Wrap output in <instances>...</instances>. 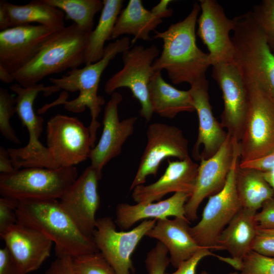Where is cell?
<instances>
[{
  "instance_id": "6da1fadb",
  "label": "cell",
  "mask_w": 274,
  "mask_h": 274,
  "mask_svg": "<svg viewBox=\"0 0 274 274\" xmlns=\"http://www.w3.org/2000/svg\"><path fill=\"white\" fill-rule=\"evenodd\" d=\"M130 44L127 37L117 39L105 47L102 57L97 62L85 65L83 68L71 70L60 78H50L49 81L53 85L63 91L55 101L38 109V113L43 114L59 105H63L66 110L75 113L83 112L88 108L91 117L89 128L94 146L97 130L100 126L97 118L105 104L104 97L97 94L101 76L118 54L130 48Z\"/></svg>"
},
{
  "instance_id": "7a4b0ae2",
  "label": "cell",
  "mask_w": 274,
  "mask_h": 274,
  "mask_svg": "<svg viewBox=\"0 0 274 274\" xmlns=\"http://www.w3.org/2000/svg\"><path fill=\"white\" fill-rule=\"evenodd\" d=\"M200 5L194 3L183 20L171 24L163 31L155 30L153 39L163 41L162 50L153 64L154 72L165 70L174 84H192L206 77L211 65L208 53L200 49L196 41L195 28Z\"/></svg>"
},
{
  "instance_id": "3957f363",
  "label": "cell",
  "mask_w": 274,
  "mask_h": 274,
  "mask_svg": "<svg viewBox=\"0 0 274 274\" xmlns=\"http://www.w3.org/2000/svg\"><path fill=\"white\" fill-rule=\"evenodd\" d=\"M17 223L35 229L55 244L57 257L75 258L98 250L92 237L82 233L57 199L19 201Z\"/></svg>"
},
{
  "instance_id": "277c9868",
  "label": "cell",
  "mask_w": 274,
  "mask_h": 274,
  "mask_svg": "<svg viewBox=\"0 0 274 274\" xmlns=\"http://www.w3.org/2000/svg\"><path fill=\"white\" fill-rule=\"evenodd\" d=\"M89 33L74 23L56 31L31 60L12 74L14 81L27 87L49 75L85 64Z\"/></svg>"
},
{
  "instance_id": "5b68a950",
  "label": "cell",
  "mask_w": 274,
  "mask_h": 274,
  "mask_svg": "<svg viewBox=\"0 0 274 274\" xmlns=\"http://www.w3.org/2000/svg\"><path fill=\"white\" fill-rule=\"evenodd\" d=\"M231 37L234 62L245 82H254L274 96V54L250 12L234 18Z\"/></svg>"
},
{
  "instance_id": "8992f818",
  "label": "cell",
  "mask_w": 274,
  "mask_h": 274,
  "mask_svg": "<svg viewBox=\"0 0 274 274\" xmlns=\"http://www.w3.org/2000/svg\"><path fill=\"white\" fill-rule=\"evenodd\" d=\"M10 89L16 93V113L29 135L25 146L7 149L13 166L16 170L29 167L59 168L48 148L40 141L44 119L36 114L33 105L40 93L48 96L60 89L53 85L45 86L42 83L24 87L17 83L10 86Z\"/></svg>"
},
{
  "instance_id": "52a82bcc",
  "label": "cell",
  "mask_w": 274,
  "mask_h": 274,
  "mask_svg": "<svg viewBox=\"0 0 274 274\" xmlns=\"http://www.w3.org/2000/svg\"><path fill=\"white\" fill-rule=\"evenodd\" d=\"M78 177L75 166L29 167L0 174V194L17 199H60Z\"/></svg>"
},
{
  "instance_id": "ba28073f",
  "label": "cell",
  "mask_w": 274,
  "mask_h": 274,
  "mask_svg": "<svg viewBox=\"0 0 274 274\" xmlns=\"http://www.w3.org/2000/svg\"><path fill=\"white\" fill-rule=\"evenodd\" d=\"M248 110L239 142L240 162L274 151V96L254 82H245Z\"/></svg>"
},
{
  "instance_id": "9c48e42d",
  "label": "cell",
  "mask_w": 274,
  "mask_h": 274,
  "mask_svg": "<svg viewBox=\"0 0 274 274\" xmlns=\"http://www.w3.org/2000/svg\"><path fill=\"white\" fill-rule=\"evenodd\" d=\"M233 140V157L223 188L209 197L199 222L190 232L200 247L219 250L218 239L225 227L242 208L236 188V174L240 163L239 142Z\"/></svg>"
},
{
  "instance_id": "30bf717a",
  "label": "cell",
  "mask_w": 274,
  "mask_h": 274,
  "mask_svg": "<svg viewBox=\"0 0 274 274\" xmlns=\"http://www.w3.org/2000/svg\"><path fill=\"white\" fill-rule=\"evenodd\" d=\"M160 51L155 45L147 47L136 45L122 53L123 67L106 82L104 91L111 95L120 88H128L140 102V115L146 121L153 112L149 96V85L154 71L153 64Z\"/></svg>"
},
{
  "instance_id": "8fae6325",
  "label": "cell",
  "mask_w": 274,
  "mask_h": 274,
  "mask_svg": "<svg viewBox=\"0 0 274 274\" xmlns=\"http://www.w3.org/2000/svg\"><path fill=\"white\" fill-rule=\"evenodd\" d=\"M156 221L145 220L129 231H118L116 223L111 218L97 219L93 239L98 251L116 274H131V272L134 271L131 256Z\"/></svg>"
},
{
  "instance_id": "7c38bea8",
  "label": "cell",
  "mask_w": 274,
  "mask_h": 274,
  "mask_svg": "<svg viewBox=\"0 0 274 274\" xmlns=\"http://www.w3.org/2000/svg\"><path fill=\"white\" fill-rule=\"evenodd\" d=\"M46 140L59 167L75 166L84 161L93 148L89 127L76 117L60 114L48 121Z\"/></svg>"
},
{
  "instance_id": "4fadbf2b",
  "label": "cell",
  "mask_w": 274,
  "mask_h": 274,
  "mask_svg": "<svg viewBox=\"0 0 274 274\" xmlns=\"http://www.w3.org/2000/svg\"><path fill=\"white\" fill-rule=\"evenodd\" d=\"M147 143L140 159L130 190L143 185L149 175L156 176L165 159L176 157L184 160L190 157L188 142L181 129L162 123L150 124L147 130Z\"/></svg>"
},
{
  "instance_id": "5bb4252c",
  "label": "cell",
  "mask_w": 274,
  "mask_h": 274,
  "mask_svg": "<svg viewBox=\"0 0 274 274\" xmlns=\"http://www.w3.org/2000/svg\"><path fill=\"white\" fill-rule=\"evenodd\" d=\"M212 76L222 93L224 109L221 124L231 137L240 142L248 110V98L244 81L234 62L212 65Z\"/></svg>"
},
{
  "instance_id": "9a60e30c",
  "label": "cell",
  "mask_w": 274,
  "mask_h": 274,
  "mask_svg": "<svg viewBox=\"0 0 274 274\" xmlns=\"http://www.w3.org/2000/svg\"><path fill=\"white\" fill-rule=\"evenodd\" d=\"M102 174L91 165L78 177L59 199L60 203L85 235L92 237L100 207L98 182Z\"/></svg>"
},
{
  "instance_id": "2e32d148",
  "label": "cell",
  "mask_w": 274,
  "mask_h": 274,
  "mask_svg": "<svg viewBox=\"0 0 274 274\" xmlns=\"http://www.w3.org/2000/svg\"><path fill=\"white\" fill-rule=\"evenodd\" d=\"M197 35L207 46L211 66L234 62V50L229 36L235 26L234 19L228 18L215 0H200Z\"/></svg>"
},
{
  "instance_id": "e0dca14e",
  "label": "cell",
  "mask_w": 274,
  "mask_h": 274,
  "mask_svg": "<svg viewBox=\"0 0 274 274\" xmlns=\"http://www.w3.org/2000/svg\"><path fill=\"white\" fill-rule=\"evenodd\" d=\"M58 30L42 25H24L0 31V65L12 74L31 60Z\"/></svg>"
},
{
  "instance_id": "ac0fdd59",
  "label": "cell",
  "mask_w": 274,
  "mask_h": 274,
  "mask_svg": "<svg viewBox=\"0 0 274 274\" xmlns=\"http://www.w3.org/2000/svg\"><path fill=\"white\" fill-rule=\"evenodd\" d=\"M233 157V140L227 137L219 150L211 157L200 160L193 191L185 205V217L197 219V212L203 200L220 192L224 187Z\"/></svg>"
},
{
  "instance_id": "d6986e66",
  "label": "cell",
  "mask_w": 274,
  "mask_h": 274,
  "mask_svg": "<svg viewBox=\"0 0 274 274\" xmlns=\"http://www.w3.org/2000/svg\"><path fill=\"white\" fill-rule=\"evenodd\" d=\"M122 100L119 93L111 94L105 108L100 138L89 155L90 165L100 174L104 167L121 153L122 146L134 129L136 117L119 120L118 109Z\"/></svg>"
},
{
  "instance_id": "ffe728a7",
  "label": "cell",
  "mask_w": 274,
  "mask_h": 274,
  "mask_svg": "<svg viewBox=\"0 0 274 274\" xmlns=\"http://www.w3.org/2000/svg\"><path fill=\"white\" fill-rule=\"evenodd\" d=\"M189 90L198 118V131L192 156L200 161L213 156L225 141L228 133L214 116L206 77L194 82Z\"/></svg>"
},
{
  "instance_id": "44dd1931",
  "label": "cell",
  "mask_w": 274,
  "mask_h": 274,
  "mask_svg": "<svg viewBox=\"0 0 274 274\" xmlns=\"http://www.w3.org/2000/svg\"><path fill=\"white\" fill-rule=\"evenodd\" d=\"M0 235L21 274L37 270L50 256L53 241L35 229L17 223Z\"/></svg>"
},
{
  "instance_id": "7402d4cb",
  "label": "cell",
  "mask_w": 274,
  "mask_h": 274,
  "mask_svg": "<svg viewBox=\"0 0 274 274\" xmlns=\"http://www.w3.org/2000/svg\"><path fill=\"white\" fill-rule=\"evenodd\" d=\"M199 164L190 157L184 160L171 161L164 174L154 183L140 185L132 190V197L136 203L160 201L169 193L185 192L192 194L197 175Z\"/></svg>"
},
{
  "instance_id": "603a6c76",
  "label": "cell",
  "mask_w": 274,
  "mask_h": 274,
  "mask_svg": "<svg viewBox=\"0 0 274 274\" xmlns=\"http://www.w3.org/2000/svg\"><path fill=\"white\" fill-rule=\"evenodd\" d=\"M187 218L158 220L146 236L157 239L167 249L170 263L175 268L202 248L190 232Z\"/></svg>"
},
{
  "instance_id": "cb8c5ba5",
  "label": "cell",
  "mask_w": 274,
  "mask_h": 274,
  "mask_svg": "<svg viewBox=\"0 0 274 274\" xmlns=\"http://www.w3.org/2000/svg\"><path fill=\"white\" fill-rule=\"evenodd\" d=\"M191 196L185 192H176L170 197L157 202L119 203L116 209L115 223L122 230L130 228L142 220L165 219L168 217L186 218L185 205Z\"/></svg>"
},
{
  "instance_id": "d4e9b609",
  "label": "cell",
  "mask_w": 274,
  "mask_h": 274,
  "mask_svg": "<svg viewBox=\"0 0 274 274\" xmlns=\"http://www.w3.org/2000/svg\"><path fill=\"white\" fill-rule=\"evenodd\" d=\"M256 212L241 208L224 229L218 239L219 250H226L231 258L219 259L231 266L239 263L252 250L257 235Z\"/></svg>"
},
{
  "instance_id": "484cf974",
  "label": "cell",
  "mask_w": 274,
  "mask_h": 274,
  "mask_svg": "<svg viewBox=\"0 0 274 274\" xmlns=\"http://www.w3.org/2000/svg\"><path fill=\"white\" fill-rule=\"evenodd\" d=\"M149 96L153 113L162 117L172 119L182 112L195 111L189 90H181L167 83L161 72H155L151 78Z\"/></svg>"
},
{
  "instance_id": "4316f807",
  "label": "cell",
  "mask_w": 274,
  "mask_h": 274,
  "mask_svg": "<svg viewBox=\"0 0 274 274\" xmlns=\"http://www.w3.org/2000/svg\"><path fill=\"white\" fill-rule=\"evenodd\" d=\"M162 19L146 9L141 0H130L121 10L114 27L111 39L123 35L133 36L131 44L138 40L148 41L152 39L150 32L155 30Z\"/></svg>"
},
{
  "instance_id": "83f0119b",
  "label": "cell",
  "mask_w": 274,
  "mask_h": 274,
  "mask_svg": "<svg viewBox=\"0 0 274 274\" xmlns=\"http://www.w3.org/2000/svg\"><path fill=\"white\" fill-rule=\"evenodd\" d=\"M0 3L5 8L12 27L29 25L33 22L56 30L65 27L64 12L43 0L32 1L23 5L13 4L4 0H1Z\"/></svg>"
},
{
  "instance_id": "f1b7e54d",
  "label": "cell",
  "mask_w": 274,
  "mask_h": 274,
  "mask_svg": "<svg viewBox=\"0 0 274 274\" xmlns=\"http://www.w3.org/2000/svg\"><path fill=\"white\" fill-rule=\"evenodd\" d=\"M239 165L236 174V188L241 207L257 212L264 202L274 197V190L262 172L242 168Z\"/></svg>"
},
{
  "instance_id": "f546056e",
  "label": "cell",
  "mask_w": 274,
  "mask_h": 274,
  "mask_svg": "<svg viewBox=\"0 0 274 274\" xmlns=\"http://www.w3.org/2000/svg\"><path fill=\"white\" fill-rule=\"evenodd\" d=\"M122 0H104L103 7L95 28L89 35L86 49L85 64L97 62L104 55L105 43L111 39L117 19L123 5Z\"/></svg>"
},
{
  "instance_id": "4dcf8cb0",
  "label": "cell",
  "mask_w": 274,
  "mask_h": 274,
  "mask_svg": "<svg viewBox=\"0 0 274 274\" xmlns=\"http://www.w3.org/2000/svg\"><path fill=\"white\" fill-rule=\"evenodd\" d=\"M46 3L63 11L65 17L74 21L84 31L90 33L93 29L95 15L101 11L100 0H43Z\"/></svg>"
},
{
  "instance_id": "1f68e13d",
  "label": "cell",
  "mask_w": 274,
  "mask_h": 274,
  "mask_svg": "<svg viewBox=\"0 0 274 274\" xmlns=\"http://www.w3.org/2000/svg\"><path fill=\"white\" fill-rule=\"evenodd\" d=\"M250 12L274 54V0L262 1L255 5Z\"/></svg>"
},
{
  "instance_id": "d6a6232c",
  "label": "cell",
  "mask_w": 274,
  "mask_h": 274,
  "mask_svg": "<svg viewBox=\"0 0 274 274\" xmlns=\"http://www.w3.org/2000/svg\"><path fill=\"white\" fill-rule=\"evenodd\" d=\"M15 113V97L7 90L0 88V131L6 139L19 144L20 140L10 124V119Z\"/></svg>"
},
{
  "instance_id": "836d02e7",
  "label": "cell",
  "mask_w": 274,
  "mask_h": 274,
  "mask_svg": "<svg viewBox=\"0 0 274 274\" xmlns=\"http://www.w3.org/2000/svg\"><path fill=\"white\" fill-rule=\"evenodd\" d=\"M73 266L76 274H116L99 251L73 258Z\"/></svg>"
},
{
  "instance_id": "e575fe53",
  "label": "cell",
  "mask_w": 274,
  "mask_h": 274,
  "mask_svg": "<svg viewBox=\"0 0 274 274\" xmlns=\"http://www.w3.org/2000/svg\"><path fill=\"white\" fill-rule=\"evenodd\" d=\"M233 267L240 271L238 274H274V257L251 250Z\"/></svg>"
},
{
  "instance_id": "d590c367",
  "label": "cell",
  "mask_w": 274,
  "mask_h": 274,
  "mask_svg": "<svg viewBox=\"0 0 274 274\" xmlns=\"http://www.w3.org/2000/svg\"><path fill=\"white\" fill-rule=\"evenodd\" d=\"M166 247L158 242L146 256L145 265L147 274H165L170 263Z\"/></svg>"
},
{
  "instance_id": "8d00e7d4",
  "label": "cell",
  "mask_w": 274,
  "mask_h": 274,
  "mask_svg": "<svg viewBox=\"0 0 274 274\" xmlns=\"http://www.w3.org/2000/svg\"><path fill=\"white\" fill-rule=\"evenodd\" d=\"M19 200L3 197L0 198V234L17 223L16 211Z\"/></svg>"
},
{
  "instance_id": "74e56055",
  "label": "cell",
  "mask_w": 274,
  "mask_h": 274,
  "mask_svg": "<svg viewBox=\"0 0 274 274\" xmlns=\"http://www.w3.org/2000/svg\"><path fill=\"white\" fill-rule=\"evenodd\" d=\"M213 255L218 257L210 252V249L202 248L198 250L188 259L181 262L175 272L165 274H195L196 267L199 261L204 257Z\"/></svg>"
},
{
  "instance_id": "f35d334b",
  "label": "cell",
  "mask_w": 274,
  "mask_h": 274,
  "mask_svg": "<svg viewBox=\"0 0 274 274\" xmlns=\"http://www.w3.org/2000/svg\"><path fill=\"white\" fill-rule=\"evenodd\" d=\"M255 219L258 227L262 229L274 228V197L264 202Z\"/></svg>"
},
{
  "instance_id": "ab89813d",
  "label": "cell",
  "mask_w": 274,
  "mask_h": 274,
  "mask_svg": "<svg viewBox=\"0 0 274 274\" xmlns=\"http://www.w3.org/2000/svg\"><path fill=\"white\" fill-rule=\"evenodd\" d=\"M252 250L264 256L274 257V236L257 233Z\"/></svg>"
},
{
  "instance_id": "60d3db41",
  "label": "cell",
  "mask_w": 274,
  "mask_h": 274,
  "mask_svg": "<svg viewBox=\"0 0 274 274\" xmlns=\"http://www.w3.org/2000/svg\"><path fill=\"white\" fill-rule=\"evenodd\" d=\"M44 274H76L73 266V258L70 256H58Z\"/></svg>"
},
{
  "instance_id": "b9f144b4",
  "label": "cell",
  "mask_w": 274,
  "mask_h": 274,
  "mask_svg": "<svg viewBox=\"0 0 274 274\" xmlns=\"http://www.w3.org/2000/svg\"><path fill=\"white\" fill-rule=\"evenodd\" d=\"M239 167L249 168L262 173L270 172L274 169V151L260 158L240 162Z\"/></svg>"
},
{
  "instance_id": "7bdbcfd3",
  "label": "cell",
  "mask_w": 274,
  "mask_h": 274,
  "mask_svg": "<svg viewBox=\"0 0 274 274\" xmlns=\"http://www.w3.org/2000/svg\"><path fill=\"white\" fill-rule=\"evenodd\" d=\"M0 274H21L16 261L6 246L0 249Z\"/></svg>"
},
{
  "instance_id": "ee69618b",
  "label": "cell",
  "mask_w": 274,
  "mask_h": 274,
  "mask_svg": "<svg viewBox=\"0 0 274 274\" xmlns=\"http://www.w3.org/2000/svg\"><path fill=\"white\" fill-rule=\"evenodd\" d=\"M16 170L13 166L7 149L0 147V173L1 174L12 173Z\"/></svg>"
},
{
  "instance_id": "f6af8a7d",
  "label": "cell",
  "mask_w": 274,
  "mask_h": 274,
  "mask_svg": "<svg viewBox=\"0 0 274 274\" xmlns=\"http://www.w3.org/2000/svg\"><path fill=\"white\" fill-rule=\"evenodd\" d=\"M173 1L170 0H161L156 6L153 7L151 11L155 16L159 17L161 19L170 17L173 11L172 9L167 8V6Z\"/></svg>"
},
{
  "instance_id": "bcb514c9",
  "label": "cell",
  "mask_w": 274,
  "mask_h": 274,
  "mask_svg": "<svg viewBox=\"0 0 274 274\" xmlns=\"http://www.w3.org/2000/svg\"><path fill=\"white\" fill-rule=\"evenodd\" d=\"M12 27L9 15L3 6L0 3V30L3 31Z\"/></svg>"
},
{
  "instance_id": "7dc6e473",
  "label": "cell",
  "mask_w": 274,
  "mask_h": 274,
  "mask_svg": "<svg viewBox=\"0 0 274 274\" xmlns=\"http://www.w3.org/2000/svg\"><path fill=\"white\" fill-rule=\"evenodd\" d=\"M0 80L7 84L15 81L13 75L1 65H0Z\"/></svg>"
},
{
  "instance_id": "c3c4849f",
  "label": "cell",
  "mask_w": 274,
  "mask_h": 274,
  "mask_svg": "<svg viewBox=\"0 0 274 274\" xmlns=\"http://www.w3.org/2000/svg\"><path fill=\"white\" fill-rule=\"evenodd\" d=\"M262 173L266 181L268 182V183L270 185V186L274 190V176L271 175L268 173Z\"/></svg>"
},
{
  "instance_id": "681fc988",
  "label": "cell",
  "mask_w": 274,
  "mask_h": 274,
  "mask_svg": "<svg viewBox=\"0 0 274 274\" xmlns=\"http://www.w3.org/2000/svg\"><path fill=\"white\" fill-rule=\"evenodd\" d=\"M257 233L267 234L274 236V228L273 229H262L257 227Z\"/></svg>"
},
{
  "instance_id": "f907efd6",
  "label": "cell",
  "mask_w": 274,
  "mask_h": 274,
  "mask_svg": "<svg viewBox=\"0 0 274 274\" xmlns=\"http://www.w3.org/2000/svg\"><path fill=\"white\" fill-rule=\"evenodd\" d=\"M200 274H209V273L205 271H203Z\"/></svg>"
}]
</instances>
